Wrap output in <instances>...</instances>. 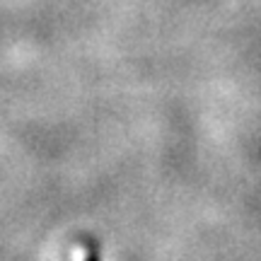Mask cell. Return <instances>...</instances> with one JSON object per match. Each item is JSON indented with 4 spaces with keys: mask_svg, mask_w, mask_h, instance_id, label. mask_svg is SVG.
<instances>
[{
    "mask_svg": "<svg viewBox=\"0 0 261 261\" xmlns=\"http://www.w3.org/2000/svg\"><path fill=\"white\" fill-rule=\"evenodd\" d=\"M87 261H97V256H90V259H87Z\"/></svg>",
    "mask_w": 261,
    "mask_h": 261,
    "instance_id": "cell-1",
    "label": "cell"
}]
</instances>
